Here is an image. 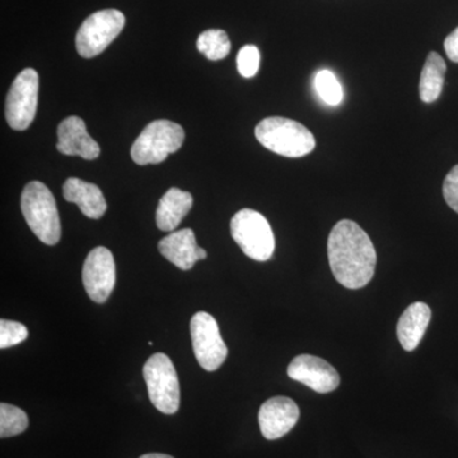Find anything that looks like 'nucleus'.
Instances as JSON below:
<instances>
[{
	"mask_svg": "<svg viewBox=\"0 0 458 458\" xmlns=\"http://www.w3.org/2000/svg\"><path fill=\"white\" fill-rule=\"evenodd\" d=\"M148 394L155 408L164 414L172 415L180 408V384L176 369L167 355L157 352L143 369Z\"/></svg>",
	"mask_w": 458,
	"mask_h": 458,
	"instance_id": "423d86ee",
	"label": "nucleus"
},
{
	"mask_svg": "<svg viewBox=\"0 0 458 458\" xmlns=\"http://www.w3.org/2000/svg\"><path fill=\"white\" fill-rule=\"evenodd\" d=\"M162 255L181 270H190L195 262L207 259V251L198 246L192 229H180L162 238L158 243Z\"/></svg>",
	"mask_w": 458,
	"mask_h": 458,
	"instance_id": "4468645a",
	"label": "nucleus"
},
{
	"mask_svg": "<svg viewBox=\"0 0 458 458\" xmlns=\"http://www.w3.org/2000/svg\"><path fill=\"white\" fill-rule=\"evenodd\" d=\"M443 197L451 209L458 214V165L452 168L443 182Z\"/></svg>",
	"mask_w": 458,
	"mask_h": 458,
	"instance_id": "b1692460",
	"label": "nucleus"
},
{
	"mask_svg": "<svg viewBox=\"0 0 458 458\" xmlns=\"http://www.w3.org/2000/svg\"><path fill=\"white\" fill-rule=\"evenodd\" d=\"M83 284L93 302H106L116 284V265L114 255L106 247H96L87 256L83 265Z\"/></svg>",
	"mask_w": 458,
	"mask_h": 458,
	"instance_id": "9d476101",
	"label": "nucleus"
},
{
	"mask_svg": "<svg viewBox=\"0 0 458 458\" xmlns=\"http://www.w3.org/2000/svg\"><path fill=\"white\" fill-rule=\"evenodd\" d=\"M56 148L62 155L82 157L87 161L98 158L101 153L98 141L90 137L86 123L78 116L66 117L59 123Z\"/></svg>",
	"mask_w": 458,
	"mask_h": 458,
	"instance_id": "ddd939ff",
	"label": "nucleus"
},
{
	"mask_svg": "<svg viewBox=\"0 0 458 458\" xmlns=\"http://www.w3.org/2000/svg\"><path fill=\"white\" fill-rule=\"evenodd\" d=\"M27 427H29V418L23 410L4 403L0 405V437L2 438L18 436L25 432Z\"/></svg>",
	"mask_w": 458,
	"mask_h": 458,
	"instance_id": "aec40b11",
	"label": "nucleus"
},
{
	"mask_svg": "<svg viewBox=\"0 0 458 458\" xmlns=\"http://www.w3.org/2000/svg\"><path fill=\"white\" fill-rule=\"evenodd\" d=\"M63 197L69 203L77 204L81 212L90 219H99L107 210L106 199L98 185L71 177L63 186Z\"/></svg>",
	"mask_w": 458,
	"mask_h": 458,
	"instance_id": "2eb2a0df",
	"label": "nucleus"
},
{
	"mask_svg": "<svg viewBox=\"0 0 458 458\" xmlns=\"http://www.w3.org/2000/svg\"><path fill=\"white\" fill-rule=\"evenodd\" d=\"M190 333L198 363L208 372L218 369L227 360L228 348L216 319L207 312L195 313L190 322Z\"/></svg>",
	"mask_w": 458,
	"mask_h": 458,
	"instance_id": "6e6552de",
	"label": "nucleus"
},
{
	"mask_svg": "<svg viewBox=\"0 0 458 458\" xmlns=\"http://www.w3.org/2000/svg\"><path fill=\"white\" fill-rule=\"evenodd\" d=\"M445 50L448 59L458 63V27L445 40Z\"/></svg>",
	"mask_w": 458,
	"mask_h": 458,
	"instance_id": "393cba45",
	"label": "nucleus"
},
{
	"mask_svg": "<svg viewBox=\"0 0 458 458\" xmlns=\"http://www.w3.org/2000/svg\"><path fill=\"white\" fill-rule=\"evenodd\" d=\"M300 419V408L285 396L271 397L262 403L259 411V424L262 436L269 441L282 438L293 429Z\"/></svg>",
	"mask_w": 458,
	"mask_h": 458,
	"instance_id": "f8f14e48",
	"label": "nucleus"
},
{
	"mask_svg": "<svg viewBox=\"0 0 458 458\" xmlns=\"http://www.w3.org/2000/svg\"><path fill=\"white\" fill-rule=\"evenodd\" d=\"M38 74L35 69L27 68L17 75L9 89L5 102V117L14 131L29 129L38 110Z\"/></svg>",
	"mask_w": 458,
	"mask_h": 458,
	"instance_id": "1a4fd4ad",
	"label": "nucleus"
},
{
	"mask_svg": "<svg viewBox=\"0 0 458 458\" xmlns=\"http://www.w3.org/2000/svg\"><path fill=\"white\" fill-rule=\"evenodd\" d=\"M29 331L21 322L2 318L0 321V348L7 349L25 342Z\"/></svg>",
	"mask_w": 458,
	"mask_h": 458,
	"instance_id": "4be33fe9",
	"label": "nucleus"
},
{
	"mask_svg": "<svg viewBox=\"0 0 458 458\" xmlns=\"http://www.w3.org/2000/svg\"><path fill=\"white\" fill-rule=\"evenodd\" d=\"M231 233L243 254L255 261L270 260L276 250V238L270 223L262 214L242 209L231 221Z\"/></svg>",
	"mask_w": 458,
	"mask_h": 458,
	"instance_id": "39448f33",
	"label": "nucleus"
},
{
	"mask_svg": "<svg viewBox=\"0 0 458 458\" xmlns=\"http://www.w3.org/2000/svg\"><path fill=\"white\" fill-rule=\"evenodd\" d=\"M430 318H432V311L429 306L423 302L410 304L405 312L401 315L397 322V337L401 346L406 352H412L418 348L426 334Z\"/></svg>",
	"mask_w": 458,
	"mask_h": 458,
	"instance_id": "dca6fc26",
	"label": "nucleus"
},
{
	"mask_svg": "<svg viewBox=\"0 0 458 458\" xmlns=\"http://www.w3.org/2000/svg\"><path fill=\"white\" fill-rule=\"evenodd\" d=\"M260 66V51L255 45H246L238 51L237 68L243 78L255 77Z\"/></svg>",
	"mask_w": 458,
	"mask_h": 458,
	"instance_id": "5701e85b",
	"label": "nucleus"
},
{
	"mask_svg": "<svg viewBox=\"0 0 458 458\" xmlns=\"http://www.w3.org/2000/svg\"><path fill=\"white\" fill-rule=\"evenodd\" d=\"M288 376L318 394L335 391L340 385L337 370L327 360L315 355L302 354L295 357L289 364Z\"/></svg>",
	"mask_w": 458,
	"mask_h": 458,
	"instance_id": "9b49d317",
	"label": "nucleus"
},
{
	"mask_svg": "<svg viewBox=\"0 0 458 458\" xmlns=\"http://www.w3.org/2000/svg\"><path fill=\"white\" fill-rule=\"evenodd\" d=\"M185 140V131L170 120L148 123L131 147V158L140 165L162 164L168 155L177 152Z\"/></svg>",
	"mask_w": 458,
	"mask_h": 458,
	"instance_id": "20e7f679",
	"label": "nucleus"
},
{
	"mask_svg": "<svg viewBox=\"0 0 458 458\" xmlns=\"http://www.w3.org/2000/svg\"><path fill=\"white\" fill-rule=\"evenodd\" d=\"M125 16L117 9H104L87 17L75 36L78 54L86 59L99 55L123 31Z\"/></svg>",
	"mask_w": 458,
	"mask_h": 458,
	"instance_id": "0eeeda50",
	"label": "nucleus"
},
{
	"mask_svg": "<svg viewBox=\"0 0 458 458\" xmlns=\"http://www.w3.org/2000/svg\"><path fill=\"white\" fill-rule=\"evenodd\" d=\"M191 194L177 188H171L159 200L157 208V227L164 232L174 231L192 208Z\"/></svg>",
	"mask_w": 458,
	"mask_h": 458,
	"instance_id": "f3484780",
	"label": "nucleus"
},
{
	"mask_svg": "<svg viewBox=\"0 0 458 458\" xmlns=\"http://www.w3.org/2000/svg\"><path fill=\"white\" fill-rule=\"evenodd\" d=\"M447 71L445 60L436 51L428 54L426 64L421 71L420 82H419V95L421 101L433 104L441 96L445 75Z\"/></svg>",
	"mask_w": 458,
	"mask_h": 458,
	"instance_id": "a211bd4d",
	"label": "nucleus"
},
{
	"mask_svg": "<svg viewBox=\"0 0 458 458\" xmlns=\"http://www.w3.org/2000/svg\"><path fill=\"white\" fill-rule=\"evenodd\" d=\"M327 256L333 276L345 288H364L375 276V246L369 234L349 219L337 222L331 231Z\"/></svg>",
	"mask_w": 458,
	"mask_h": 458,
	"instance_id": "f257e3e1",
	"label": "nucleus"
},
{
	"mask_svg": "<svg viewBox=\"0 0 458 458\" xmlns=\"http://www.w3.org/2000/svg\"><path fill=\"white\" fill-rule=\"evenodd\" d=\"M315 89L318 98L330 106L342 104L344 90L336 75L328 69H322L315 77Z\"/></svg>",
	"mask_w": 458,
	"mask_h": 458,
	"instance_id": "412c9836",
	"label": "nucleus"
},
{
	"mask_svg": "<svg viewBox=\"0 0 458 458\" xmlns=\"http://www.w3.org/2000/svg\"><path fill=\"white\" fill-rule=\"evenodd\" d=\"M198 50L213 62L225 59L231 53V41L223 30H207L198 38Z\"/></svg>",
	"mask_w": 458,
	"mask_h": 458,
	"instance_id": "6ab92c4d",
	"label": "nucleus"
},
{
	"mask_svg": "<svg viewBox=\"0 0 458 458\" xmlns=\"http://www.w3.org/2000/svg\"><path fill=\"white\" fill-rule=\"evenodd\" d=\"M140 458H174V457L168 456V454H143V456H140Z\"/></svg>",
	"mask_w": 458,
	"mask_h": 458,
	"instance_id": "a878e982",
	"label": "nucleus"
},
{
	"mask_svg": "<svg viewBox=\"0 0 458 458\" xmlns=\"http://www.w3.org/2000/svg\"><path fill=\"white\" fill-rule=\"evenodd\" d=\"M21 209L27 225L45 245H56L62 237L59 213L53 192L40 181H32L23 189Z\"/></svg>",
	"mask_w": 458,
	"mask_h": 458,
	"instance_id": "f03ea898",
	"label": "nucleus"
},
{
	"mask_svg": "<svg viewBox=\"0 0 458 458\" xmlns=\"http://www.w3.org/2000/svg\"><path fill=\"white\" fill-rule=\"evenodd\" d=\"M256 140L276 155L300 158L316 147L315 137L302 123L285 117H267L258 123Z\"/></svg>",
	"mask_w": 458,
	"mask_h": 458,
	"instance_id": "7ed1b4c3",
	"label": "nucleus"
}]
</instances>
